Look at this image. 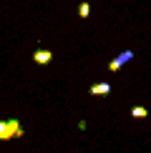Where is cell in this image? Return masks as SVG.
<instances>
[{"mask_svg":"<svg viewBox=\"0 0 151 153\" xmlns=\"http://www.w3.org/2000/svg\"><path fill=\"white\" fill-rule=\"evenodd\" d=\"M23 136V126L20 120L10 118V120H0V143L10 141V138H20Z\"/></svg>","mask_w":151,"mask_h":153,"instance_id":"6da1fadb","label":"cell"},{"mask_svg":"<svg viewBox=\"0 0 151 153\" xmlns=\"http://www.w3.org/2000/svg\"><path fill=\"white\" fill-rule=\"evenodd\" d=\"M131 58H134V50H123V53L118 55V58H113V60L108 63V71H113V73H116V71H121V65H126V63H129Z\"/></svg>","mask_w":151,"mask_h":153,"instance_id":"7a4b0ae2","label":"cell"},{"mask_svg":"<svg viewBox=\"0 0 151 153\" xmlns=\"http://www.w3.org/2000/svg\"><path fill=\"white\" fill-rule=\"evenodd\" d=\"M33 60L38 63V65H48V63L53 60V53H50V50H35V53H33Z\"/></svg>","mask_w":151,"mask_h":153,"instance_id":"3957f363","label":"cell"},{"mask_svg":"<svg viewBox=\"0 0 151 153\" xmlns=\"http://www.w3.org/2000/svg\"><path fill=\"white\" fill-rule=\"evenodd\" d=\"M88 93H91V95H108L111 93V85H108V83H93V85L88 88Z\"/></svg>","mask_w":151,"mask_h":153,"instance_id":"277c9868","label":"cell"},{"mask_svg":"<svg viewBox=\"0 0 151 153\" xmlns=\"http://www.w3.org/2000/svg\"><path fill=\"white\" fill-rule=\"evenodd\" d=\"M131 116H134V118H146L149 111H146L144 105H136V108H131Z\"/></svg>","mask_w":151,"mask_h":153,"instance_id":"5b68a950","label":"cell"},{"mask_svg":"<svg viewBox=\"0 0 151 153\" xmlns=\"http://www.w3.org/2000/svg\"><path fill=\"white\" fill-rule=\"evenodd\" d=\"M78 15L86 20V18L91 15V5H88V3H81V5H78Z\"/></svg>","mask_w":151,"mask_h":153,"instance_id":"8992f818","label":"cell"}]
</instances>
